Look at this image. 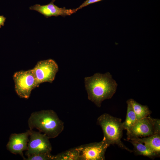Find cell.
<instances>
[{
    "label": "cell",
    "mask_w": 160,
    "mask_h": 160,
    "mask_svg": "<svg viewBox=\"0 0 160 160\" xmlns=\"http://www.w3.org/2000/svg\"><path fill=\"white\" fill-rule=\"evenodd\" d=\"M88 99L100 107L102 102L111 98L116 92L118 84L109 72L96 73L84 78Z\"/></svg>",
    "instance_id": "cell-1"
},
{
    "label": "cell",
    "mask_w": 160,
    "mask_h": 160,
    "mask_svg": "<svg viewBox=\"0 0 160 160\" xmlns=\"http://www.w3.org/2000/svg\"><path fill=\"white\" fill-rule=\"evenodd\" d=\"M28 123L30 129L36 128L44 133L49 139L57 137L63 130L64 123L56 113L51 110L33 113Z\"/></svg>",
    "instance_id": "cell-2"
},
{
    "label": "cell",
    "mask_w": 160,
    "mask_h": 160,
    "mask_svg": "<svg viewBox=\"0 0 160 160\" xmlns=\"http://www.w3.org/2000/svg\"><path fill=\"white\" fill-rule=\"evenodd\" d=\"M97 124L102 128L103 139L110 145L116 144L122 149L130 152L133 151L121 141L124 129L121 119L104 113L98 117Z\"/></svg>",
    "instance_id": "cell-3"
},
{
    "label": "cell",
    "mask_w": 160,
    "mask_h": 160,
    "mask_svg": "<svg viewBox=\"0 0 160 160\" xmlns=\"http://www.w3.org/2000/svg\"><path fill=\"white\" fill-rule=\"evenodd\" d=\"M13 77L15 91L20 98H28L32 90L39 86L32 69L16 72Z\"/></svg>",
    "instance_id": "cell-4"
},
{
    "label": "cell",
    "mask_w": 160,
    "mask_h": 160,
    "mask_svg": "<svg viewBox=\"0 0 160 160\" xmlns=\"http://www.w3.org/2000/svg\"><path fill=\"white\" fill-rule=\"evenodd\" d=\"M160 133V120L150 116L140 119L127 131V139L142 138Z\"/></svg>",
    "instance_id": "cell-5"
},
{
    "label": "cell",
    "mask_w": 160,
    "mask_h": 160,
    "mask_svg": "<svg viewBox=\"0 0 160 160\" xmlns=\"http://www.w3.org/2000/svg\"><path fill=\"white\" fill-rule=\"evenodd\" d=\"M32 70L39 86L44 82L52 83L58 71V67L55 60L49 59L38 62Z\"/></svg>",
    "instance_id": "cell-6"
},
{
    "label": "cell",
    "mask_w": 160,
    "mask_h": 160,
    "mask_svg": "<svg viewBox=\"0 0 160 160\" xmlns=\"http://www.w3.org/2000/svg\"><path fill=\"white\" fill-rule=\"evenodd\" d=\"M30 140L28 144L26 156L39 153H51L52 147L49 138L40 132L30 129Z\"/></svg>",
    "instance_id": "cell-7"
},
{
    "label": "cell",
    "mask_w": 160,
    "mask_h": 160,
    "mask_svg": "<svg viewBox=\"0 0 160 160\" xmlns=\"http://www.w3.org/2000/svg\"><path fill=\"white\" fill-rule=\"evenodd\" d=\"M110 145L103 139L95 142L78 147L79 160H104L105 153Z\"/></svg>",
    "instance_id": "cell-8"
},
{
    "label": "cell",
    "mask_w": 160,
    "mask_h": 160,
    "mask_svg": "<svg viewBox=\"0 0 160 160\" xmlns=\"http://www.w3.org/2000/svg\"><path fill=\"white\" fill-rule=\"evenodd\" d=\"M30 133L29 129L24 133L12 134L7 145V149L12 153L19 154L24 160L23 152L27 149Z\"/></svg>",
    "instance_id": "cell-9"
},
{
    "label": "cell",
    "mask_w": 160,
    "mask_h": 160,
    "mask_svg": "<svg viewBox=\"0 0 160 160\" xmlns=\"http://www.w3.org/2000/svg\"><path fill=\"white\" fill-rule=\"evenodd\" d=\"M55 0H52L47 4L41 5L39 4H36L29 7L30 10L38 12L44 15L46 18L52 16H61L65 17L71 15L76 12V9H66L65 8H60L54 4Z\"/></svg>",
    "instance_id": "cell-10"
},
{
    "label": "cell",
    "mask_w": 160,
    "mask_h": 160,
    "mask_svg": "<svg viewBox=\"0 0 160 160\" xmlns=\"http://www.w3.org/2000/svg\"><path fill=\"white\" fill-rule=\"evenodd\" d=\"M127 140L133 145L134 148L133 151L135 155L147 156L152 159L160 156L148 147L140 142L132 139Z\"/></svg>",
    "instance_id": "cell-11"
},
{
    "label": "cell",
    "mask_w": 160,
    "mask_h": 160,
    "mask_svg": "<svg viewBox=\"0 0 160 160\" xmlns=\"http://www.w3.org/2000/svg\"><path fill=\"white\" fill-rule=\"evenodd\" d=\"M132 139L140 142L148 147L160 156V133L142 138H134Z\"/></svg>",
    "instance_id": "cell-12"
},
{
    "label": "cell",
    "mask_w": 160,
    "mask_h": 160,
    "mask_svg": "<svg viewBox=\"0 0 160 160\" xmlns=\"http://www.w3.org/2000/svg\"><path fill=\"white\" fill-rule=\"evenodd\" d=\"M127 109L126 119L122 122L124 130L127 131L130 129L136 123L137 120L136 114L129 99L127 101Z\"/></svg>",
    "instance_id": "cell-13"
},
{
    "label": "cell",
    "mask_w": 160,
    "mask_h": 160,
    "mask_svg": "<svg viewBox=\"0 0 160 160\" xmlns=\"http://www.w3.org/2000/svg\"><path fill=\"white\" fill-rule=\"evenodd\" d=\"M136 114L137 120L150 115L152 112L148 107L138 103L133 99H129Z\"/></svg>",
    "instance_id": "cell-14"
},
{
    "label": "cell",
    "mask_w": 160,
    "mask_h": 160,
    "mask_svg": "<svg viewBox=\"0 0 160 160\" xmlns=\"http://www.w3.org/2000/svg\"><path fill=\"white\" fill-rule=\"evenodd\" d=\"M79 152L77 147L54 156L53 160H79Z\"/></svg>",
    "instance_id": "cell-15"
},
{
    "label": "cell",
    "mask_w": 160,
    "mask_h": 160,
    "mask_svg": "<svg viewBox=\"0 0 160 160\" xmlns=\"http://www.w3.org/2000/svg\"><path fill=\"white\" fill-rule=\"evenodd\" d=\"M27 160H53L54 156L51 153H39L33 154L28 156Z\"/></svg>",
    "instance_id": "cell-16"
},
{
    "label": "cell",
    "mask_w": 160,
    "mask_h": 160,
    "mask_svg": "<svg viewBox=\"0 0 160 160\" xmlns=\"http://www.w3.org/2000/svg\"><path fill=\"white\" fill-rule=\"evenodd\" d=\"M102 0H86L79 7L76 9V10L77 11L78 10L80 9L89 4L98 2Z\"/></svg>",
    "instance_id": "cell-17"
},
{
    "label": "cell",
    "mask_w": 160,
    "mask_h": 160,
    "mask_svg": "<svg viewBox=\"0 0 160 160\" xmlns=\"http://www.w3.org/2000/svg\"><path fill=\"white\" fill-rule=\"evenodd\" d=\"M6 18L3 15H0V28L4 26V23Z\"/></svg>",
    "instance_id": "cell-18"
}]
</instances>
